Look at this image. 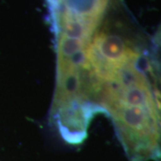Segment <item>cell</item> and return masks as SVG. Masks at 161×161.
<instances>
[{
	"mask_svg": "<svg viewBox=\"0 0 161 161\" xmlns=\"http://www.w3.org/2000/svg\"><path fill=\"white\" fill-rule=\"evenodd\" d=\"M155 43H156V46L158 47V50L161 53V26L159 30H158V33L156 35V38H155Z\"/></svg>",
	"mask_w": 161,
	"mask_h": 161,
	"instance_id": "obj_4",
	"label": "cell"
},
{
	"mask_svg": "<svg viewBox=\"0 0 161 161\" xmlns=\"http://www.w3.org/2000/svg\"><path fill=\"white\" fill-rule=\"evenodd\" d=\"M150 73L153 80L154 96L157 108L159 115L161 130V53L157 51L150 61Z\"/></svg>",
	"mask_w": 161,
	"mask_h": 161,
	"instance_id": "obj_3",
	"label": "cell"
},
{
	"mask_svg": "<svg viewBox=\"0 0 161 161\" xmlns=\"http://www.w3.org/2000/svg\"><path fill=\"white\" fill-rule=\"evenodd\" d=\"M92 100L98 112L109 115L131 160L161 158L159 115L147 55L99 87Z\"/></svg>",
	"mask_w": 161,
	"mask_h": 161,
	"instance_id": "obj_1",
	"label": "cell"
},
{
	"mask_svg": "<svg viewBox=\"0 0 161 161\" xmlns=\"http://www.w3.org/2000/svg\"><path fill=\"white\" fill-rule=\"evenodd\" d=\"M146 55V50L132 38L109 30L98 29L87 46L83 61L84 88L92 105L93 94L99 87Z\"/></svg>",
	"mask_w": 161,
	"mask_h": 161,
	"instance_id": "obj_2",
	"label": "cell"
}]
</instances>
